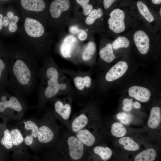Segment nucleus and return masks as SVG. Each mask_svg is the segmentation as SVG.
Here are the masks:
<instances>
[{
	"label": "nucleus",
	"instance_id": "obj_13",
	"mask_svg": "<svg viewBox=\"0 0 161 161\" xmlns=\"http://www.w3.org/2000/svg\"><path fill=\"white\" fill-rule=\"evenodd\" d=\"M128 68V65L126 62H118L108 71L105 75V79L109 82L115 80L122 76L126 72Z\"/></svg>",
	"mask_w": 161,
	"mask_h": 161
},
{
	"label": "nucleus",
	"instance_id": "obj_42",
	"mask_svg": "<svg viewBox=\"0 0 161 161\" xmlns=\"http://www.w3.org/2000/svg\"><path fill=\"white\" fill-rule=\"evenodd\" d=\"M7 17L9 19V20H10L13 17L14 14L11 11L8 12L7 14Z\"/></svg>",
	"mask_w": 161,
	"mask_h": 161
},
{
	"label": "nucleus",
	"instance_id": "obj_30",
	"mask_svg": "<svg viewBox=\"0 0 161 161\" xmlns=\"http://www.w3.org/2000/svg\"><path fill=\"white\" fill-rule=\"evenodd\" d=\"M130 44L129 40L125 37L119 36L112 43V47L114 49L128 47Z\"/></svg>",
	"mask_w": 161,
	"mask_h": 161
},
{
	"label": "nucleus",
	"instance_id": "obj_43",
	"mask_svg": "<svg viewBox=\"0 0 161 161\" xmlns=\"http://www.w3.org/2000/svg\"><path fill=\"white\" fill-rule=\"evenodd\" d=\"M3 18V15L0 14V30L2 29L3 26V21L2 20Z\"/></svg>",
	"mask_w": 161,
	"mask_h": 161
},
{
	"label": "nucleus",
	"instance_id": "obj_16",
	"mask_svg": "<svg viewBox=\"0 0 161 161\" xmlns=\"http://www.w3.org/2000/svg\"><path fill=\"white\" fill-rule=\"evenodd\" d=\"M77 41V38L72 35H68L64 38L60 47V52L63 57L66 58L71 57Z\"/></svg>",
	"mask_w": 161,
	"mask_h": 161
},
{
	"label": "nucleus",
	"instance_id": "obj_20",
	"mask_svg": "<svg viewBox=\"0 0 161 161\" xmlns=\"http://www.w3.org/2000/svg\"><path fill=\"white\" fill-rule=\"evenodd\" d=\"M74 86L80 91H83L88 89L91 86L92 79L88 74H77L73 79Z\"/></svg>",
	"mask_w": 161,
	"mask_h": 161
},
{
	"label": "nucleus",
	"instance_id": "obj_7",
	"mask_svg": "<svg viewBox=\"0 0 161 161\" xmlns=\"http://www.w3.org/2000/svg\"><path fill=\"white\" fill-rule=\"evenodd\" d=\"M39 119L35 117L21 120L17 126L24 138L26 145L32 149L38 148Z\"/></svg>",
	"mask_w": 161,
	"mask_h": 161
},
{
	"label": "nucleus",
	"instance_id": "obj_37",
	"mask_svg": "<svg viewBox=\"0 0 161 161\" xmlns=\"http://www.w3.org/2000/svg\"><path fill=\"white\" fill-rule=\"evenodd\" d=\"M114 0H104L103 4L104 8L106 9H108L115 1Z\"/></svg>",
	"mask_w": 161,
	"mask_h": 161
},
{
	"label": "nucleus",
	"instance_id": "obj_18",
	"mask_svg": "<svg viewBox=\"0 0 161 161\" xmlns=\"http://www.w3.org/2000/svg\"><path fill=\"white\" fill-rule=\"evenodd\" d=\"M161 122V111L160 107H152L151 109L147 123L148 129L155 130L160 127Z\"/></svg>",
	"mask_w": 161,
	"mask_h": 161
},
{
	"label": "nucleus",
	"instance_id": "obj_29",
	"mask_svg": "<svg viewBox=\"0 0 161 161\" xmlns=\"http://www.w3.org/2000/svg\"><path fill=\"white\" fill-rule=\"evenodd\" d=\"M103 10L101 8L92 10L85 20L86 24L88 25L93 24L96 19L100 18L103 16Z\"/></svg>",
	"mask_w": 161,
	"mask_h": 161
},
{
	"label": "nucleus",
	"instance_id": "obj_3",
	"mask_svg": "<svg viewBox=\"0 0 161 161\" xmlns=\"http://www.w3.org/2000/svg\"><path fill=\"white\" fill-rule=\"evenodd\" d=\"M65 161H86L88 150L82 142L68 131L52 146Z\"/></svg>",
	"mask_w": 161,
	"mask_h": 161
},
{
	"label": "nucleus",
	"instance_id": "obj_31",
	"mask_svg": "<svg viewBox=\"0 0 161 161\" xmlns=\"http://www.w3.org/2000/svg\"><path fill=\"white\" fill-rule=\"evenodd\" d=\"M116 118L119 122L123 125H129L131 123L133 117L130 114L121 112L117 114Z\"/></svg>",
	"mask_w": 161,
	"mask_h": 161
},
{
	"label": "nucleus",
	"instance_id": "obj_19",
	"mask_svg": "<svg viewBox=\"0 0 161 161\" xmlns=\"http://www.w3.org/2000/svg\"><path fill=\"white\" fill-rule=\"evenodd\" d=\"M11 136L13 150L21 151L27 148L24 138L17 126L10 130Z\"/></svg>",
	"mask_w": 161,
	"mask_h": 161
},
{
	"label": "nucleus",
	"instance_id": "obj_38",
	"mask_svg": "<svg viewBox=\"0 0 161 161\" xmlns=\"http://www.w3.org/2000/svg\"><path fill=\"white\" fill-rule=\"evenodd\" d=\"M133 101L132 99H129L125 98L123 101V106H132L133 105Z\"/></svg>",
	"mask_w": 161,
	"mask_h": 161
},
{
	"label": "nucleus",
	"instance_id": "obj_44",
	"mask_svg": "<svg viewBox=\"0 0 161 161\" xmlns=\"http://www.w3.org/2000/svg\"><path fill=\"white\" fill-rule=\"evenodd\" d=\"M152 2L155 4H159L161 3V0H152Z\"/></svg>",
	"mask_w": 161,
	"mask_h": 161
},
{
	"label": "nucleus",
	"instance_id": "obj_15",
	"mask_svg": "<svg viewBox=\"0 0 161 161\" xmlns=\"http://www.w3.org/2000/svg\"><path fill=\"white\" fill-rule=\"evenodd\" d=\"M129 96L142 102H146L150 99L151 93L147 88L140 86H134L128 90Z\"/></svg>",
	"mask_w": 161,
	"mask_h": 161
},
{
	"label": "nucleus",
	"instance_id": "obj_8",
	"mask_svg": "<svg viewBox=\"0 0 161 161\" xmlns=\"http://www.w3.org/2000/svg\"><path fill=\"white\" fill-rule=\"evenodd\" d=\"M74 135L82 142L88 151L102 141L105 134L101 123L86 127Z\"/></svg>",
	"mask_w": 161,
	"mask_h": 161
},
{
	"label": "nucleus",
	"instance_id": "obj_36",
	"mask_svg": "<svg viewBox=\"0 0 161 161\" xmlns=\"http://www.w3.org/2000/svg\"><path fill=\"white\" fill-rule=\"evenodd\" d=\"M80 29L77 26L73 25L70 27L69 28L70 32L72 34H78Z\"/></svg>",
	"mask_w": 161,
	"mask_h": 161
},
{
	"label": "nucleus",
	"instance_id": "obj_2",
	"mask_svg": "<svg viewBox=\"0 0 161 161\" xmlns=\"http://www.w3.org/2000/svg\"><path fill=\"white\" fill-rule=\"evenodd\" d=\"M63 73L52 65H46L39 71L36 107L39 110L44 109L48 102L57 96L69 92V85Z\"/></svg>",
	"mask_w": 161,
	"mask_h": 161
},
{
	"label": "nucleus",
	"instance_id": "obj_26",
	"mask_svg": "<svg viewBox=\"0 0 161 161\" xmlns=\"http://www.w3.org/2000/svg\"><path fill=\"white\" fill-rule=\"evenodd\" d=\"M96 49V45L94 42H89L82 53V58L83 61H88L90 60L94 55Z\"/></svg>",
	"mask_w": 161,
	"mask_h": 161
},
{
	"label": "nucleus",
	"instance_id": "obj_27",
	"mask_svg": "<svg viewBox=\"0 0 161 161\" xmlns=\"http://www.w3.org/2000/svg\"><path fill=\"white\" fill-rule=\"evenodd\" d=\"M137 4L139 12L148 21H153L154 20V18L147 6L141 1H138Z\"/></svg>",
	"mask_w": 161,
	"mask_h": 161
},
{
	"label": "nucleus",
	"instance_id": "obj_28",
	"mask_svg": "<svg viewBox=\"0 0 161 161\" xmlns=\"http://www.w3.org/2000/svg\"><path fill=\"white\" fill-rule=\"evenodd\" d=\"M1 144L7 149H12L13 147L10 130L7 129L4 131L3 136L0 140Z\"/></svg>",
	"mask_w": 161,
	"mask_h": 161
},
{
	"label": "nucleus",
	"instance_id": "obj_45",
	"mask_svg": "<svg viewBox=\"0 0 161 161\" xmlns=\"http://www.w3.org/2000/svg\"><path fill=\"white\" fill-rule=\"evenodd\" d=\"M161 8L160 9V16H161Z\"/></svg>",
	"mask_w": 161,
	"mask_h": 161
},
{
	"label": "nucleus",
	"instance_id": "obj_39",
	"mask_svg": "<svg viewBox=\"0 0 161 161\" xmlns=\"http://www.w3.org/2000/svg\"><path fill=\"white\" fill-rule=\"evenodd\" d=\"M3 25L6 27L9 24L10 21L8 18L7 16H4L3 18Z\"/></svg>",
	"mask_w": 161,
	"mask_h": 161
},
{
	"label": "nucleus",
	"instance_id": "obj_33",
	"mask_svg": "<svg viewBox=\"0 0 161 161\" xmlns=\"http://www.w3.org/2000/svg\"><path fill=\"white\" fill-rule=\"evenodd\" d=\"M6 70V66L5 62L2 59L0 58V80L2 76H4V72Z\"/></svg>",
	"mask_w": 161,
	"mask_h": 161
},
{
	"label": "nucleus",
	"instance_id": "obj_5",
	"mask_svg": "<svg viewBox=\"0 0 161 161\" xmlns=\"http://www.w3.org/2000/svg\"><path fill=\"white\" fill-rule=\"evenodd\" d=\"M101 123L96 109L92 104L88 102L73 116L67 129L68 131L74 134L86 127Z\"/></svg>",
	"mask_w": 161,
	"mask_h": 161
},
{
	"label": "nucleus",
	"instance_id": "obj_6",
	"mask_svg": "<svg viewBox=\"0 0 161 161\" xmlns=\"http://www.w3.org/2000/svg\"><path fill=\"white\" fill-rule=\"evenodd\" d=\"M1 99L0 112H4L7 110L9 119L19 121L21 120L28 108L25 101L14 95L9 94H7V96H1Z\"/></svg>",
	"mask_w": 161,
	"mask_h": 161
},
{
	"label": "nucleus",
	"instance_id": "obj_22",
	"mask_svg": "<svg viewBox=\"0 0 161 161\" xmlns=\"http://www.w3.org/2000/svg\"><path fill=\"white\" fill-rule=\"evenodd\" d=\"M20 2L22 7L29 11H41L45 7V3L42 0H21Z\"/></svg>",
	"mask_w": 161,
	"mask_h": 161
},
{
	"label": "nucleus",
	"instance_id": "obj_17",
	"mask_svg": "<svg viewBox=\"0 0 161 161\" xmlns=\"http://www.w3.org/2000/svg\"><path fill=\"white\" fill-rule=\"evenodd\" d=\"M70 7L68 0H55L52 1L50 6L51 16L54 18H59L62 12L68 10Z\"/></svg>",
	"mask_w": 161,
	"mask_h": 161
},
{
	"label": "nucleus",
	"instance_id": "obj_32",
	"mask_svg": "<svg viewBox=\"0 0 161 161\" xmlns=\"http://www.w3.org/2000/svg\"><path fill=\"white\" fill-rule=\"evenodd\" d=\"M89 0H77L76 2L83 8V14L85 16L88 15L92 10L93 6L88 3L89 1Z\"/></svg>",
	"mask_w": 161,
	"mask_h": 161
},
{
	"label": "nucleus",
	"instance_id": "obj_25",
	"mask_svg": "<svg viewBox=\"0 0 161 161\" xmlns=\"http://www.w3.org/2000/svg\"><path fill=\"white\" fill-rule=\"evenodd\" d=\"M99 54L101 58L106 62L110 63L115 59L112 45L108 43L99 51Z\"/></svg>",
	"mask_w": 161,
	"mask_h": 161
},
{
	"label": "nucleus",
	"instance_id": "obj_34",
	"mask_svg": "<svg viewBox=\"0 0 161 161\" xmlns=\"http://www.w3.org/2000/svg\"><path fill=\"white\" fill-rule=\"evenodd\" d=\"M77 35L79 39L81 41L85 40L87 37V33L86 31L81 29H80Z\"/></svg>",
	"mask_w": 161,
	"mask_h": 161
},
{
	"label": "nucleus",
	"instance_id": "obj_24",
	"mask_svg": "<svg viewBox=\"0 0 161 161\" xmlns=\"http://www.w3.org/2000/svg\"><path fill=\"white\" fill-rule=\"evenodd\" d=\"M110 133L114 137L119 139L126 136L128 131L124 125L118 122H115L111 124Z\"/></svg>",
	"mask_w": 161,
	"mask_h": 161
},
{
	"label": "nucleus",
	"instance_id": "obj_4",
	"mask_svg": "<svg viewBox=\"0 0 161 161\" xmlns=\"http://www.w3.org/2000/svg\"><path fill=\"white\" fill-rule=\"evenodd\" d=\"M56 120L52 109H49L39 119L38 148L50 147L58 138L60 129Z\"/></svg>",
	"mask_w": 161,
	"mask_h": 161
},
{
	"label": "nucleus",
	"instance_id": "obj_1",
	"mask_svg": "<svg viewBox=\"0 0 161 161\" xmlns=\"http://www.w3.org/2000/svg\"><path fill=\"white\" fill-rule=\"evenodd\" d=\"M26 56L21 55H13L8 70L9 76L8 85L13 95L24 101L35 88L39 71L32 60Z\"/></svg>",
	"mask_w": 161,
	"mask_h": 161
},
{
	"label": "nucleus",
	"instance_id": "obj_12",
	"mask_svg": "<svg viewBox=\"0 0 161 161\" xmlns=\"http://www.w3.org/2000/svg\"><path fill=\"white\" fill-rule=\"evenodd\" d=\"M24 26L27 34L32 37H40L44 33V29L42 25L37 20L30 18H26Z\"/></svg>",
	"mask_w": 161,
	"mask_h": 161
},
{
	"label": "nucleus",
	"instance_id": "obj_41",
	"mask_svg": "<svg viewBox=\"0 0 161 161\" xmlns=\"http://www.w3.org/2000/svg\"><path fill=\"white\" fill-rule=\"evenodd\" d=\"M132 106H123V111L126 112L130 111L132 108Z\"/></svg>",
	"mask_w": 161,
	"mask_h": 161
},
{
	"label": "nucleus",
	"instance_id": "obj_10",
	"mask_svg": "<svg viewBox=\"0 0 161 161\" xmlns=\"http://www.w3.org/2000/svg\"><path fill=\"white\" fill-rule=\"evenodd\" d=\"M112 154L111 148L101 141L88 150L86 161H107Z\"/></svg>",
	"mask_w": 161,
	"mask_h": 161
},
{
	"label": "nucleus",
	"instance_id": "obj_14",
	"mask_svg": "<svg viewBox=\"0 0 161 161\" xmlns=\"http://www.w3.org/2000/svg\"><path fill=\"white\" fill-rule=\"evenodd\" d=\"M133 38L140 52L142 54L147 53L149 49L150 41L147 34L142 30H138L134 33Z\"/></svg>",
	"mask_w": 161,
	"mask_h": 161
},
{
	"label": "nucleus",
	"instance_id": "obj_23",
	"mask_svg": "<svg viewBox=\"0 0 161 161\" xmlns=\"http://www.w3.org/2000/svg\"><path fill=\"white\" fill-rule=\"evenodd\" d=\"M155 148L148 147L142 151L135 156L134 161H154L157 155Z\"/></svg>",
	"mask_w": 161,
	"mask_h": 161
},
{
	"label": "nucleus",
	"instance_id": "obj_9",
	"mask_svg": "<svg viewBox=\"0 0 161 161\" xmlns=\"http://www.w3.org/2000/svg\"><path fill=\"white\" fill-rule=\"evenodd\" d=\"M72 100V97L68 96L62 98L56 97L51 101L53 106L52 111L55 118L64 124L66 128L70 121Z\"/></svg>",
	"mask_w": 161,
	"mask_h": 161
},
{
	"label": "nucleus",
	"instance_id": "obj_40",
	"mask_svg": "<svg viewBox=\"0 0 161 161\" xmlns=\"http://www.w3.org/2000/svg\"><path fill=\"white\" fill-rule=\"evenodd\" d=\"M132 106L136 109H139L141 107V105L139 102H135L133 103Z\"/></svg>",
	"mask_w": 161,
	"mask_h": 161
},
{
	"label": "nucleus",
	"instance_id": "obj_11",
	"mask_svg": "<svg viewBox=\"0 0 161 161\" xmlns=\"http://www.w3.org/2000/svg\"><path fill=\"white\" fill-rule=\"evenodd\" d=\"M108 22L109 28L114 32L119 33L125 29L124 12L119 9H115L110 13Z\"/></svg>",
	"mask_w": 161,
	"mask_h": 161
},
{
	"label": "nucleus",
	"instance_id": "obj_35",
	"mask_svg": "<svg viewBox=\"0 0 161 161\" xmlns=\"http://www.w3.org/2000/svg\"><path fill=\"white\" fill-rule=\"evenodd\" d=\"M17 28V26L16 24L10 21L8 26L9 31L12 32H15L16 31Z\"/></svg>",
	"mask_w": 161,
	"mask_h": 161
},
{
	"label": "nucleus",
	"instance_id": "obj_21",
	"mask_svg": "<svg viewBox=\"0 0 161 161\" xmlns=\"http://www.w3.org/2000/svg\"><path fill=\"white\" fill-rule=\"evenodd\" d=\"M117 143L120 146L128 151H136L141 148L139 142L129 136H126L117 139Z\"/></svg>",
	"mask_w": 161,
	"mask_h": 161
}]
</instances>
